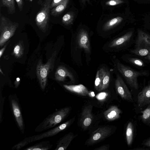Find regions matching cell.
Listing matches in <instances>:
<instances>
[{
    "label": "cell",
    "mask_w": 150,
    "mask_h": 150,
    "mask_svg": "<svg viewBox=\"0 0 150 150\" xmlns=\"http://www.w3.org/2000/svg\"><path fill=\"white\" fill-rule=\"evenodd\" d=\"M117 70L124 77L127 84L131 88L137 89L139 88L138 79L139 77H148L150 71L147 70H136L129 66L125 65L120 62L116 63Z\"/></svg>",
    "instance_id": "obj_1"
},
{
    "label": "cell",
    "mask_w": 150,
    "mask_h": 150,
    "mask_svg": "<svg viewBox=\"0 0 150 150\" xmlns=\"http://www.w3.org/2000/svg\"><path fill=\"white\" fill-rule=\"evenodd\" d=\"M71 110L70 107H67L49 115L37 127L35 132H40L55 127L65 118Z\"/></svg>",
    "instance_id": "obj_2"
},
{
    "label": "cell",
    "mask_w": 150,
    "mask_h": 150,
    "mask_svg": "<svg viewBox=\"0 0 150 150\" xmlns=\"http://www.w3.org/2000/svg\"><path fill=\"white\" fill-rule=\"evenodd\" d=\"M57 53V51L55 50L46 64H43L41 59H40L38 63L36 74L40 87L43 90L46 85L48 75L53 69Z\"/></svg>",
    "instance_id": "obj_3"
},
{
    "label": "cell",
    "mask_w": 150,
    "mask_h": 150,
    "mask_svg": "<svg viewBox=\"0 0 150 150\" xmlns=\"http://www.w3.org/2000/svg\"><path fill=\"white\" fill-rule=\"evenodd\" d=\"M19 26L18 23L13 22L0 14V45L1 47L14 35Z\"/></svg>",
    "instance_id": "obj_4"
},
{
    "label": "cell",
    "mask_w": 150,
    "mask_h": 150,
    "mask_svg": "<svg viewBox=\"0 0 150 150\" xmlns=\"http://www.w3.org/2000/svg\"><path fill=\"white\" fill-rule=\"evenodd\" d=\"M52 0H44L40 10L35 18L36 24L40 29L45 31L48 28L50 6Z\"/></svg>",
    "instance_id": "obj_5"
},
{
    "label": "cell",
    "mask_w": 150,
    "mask_h": 150,
    "mask_svg": "<svg viewBox=\"0 0 150 150\" xmlns=\"http://www.w3.org/2000/svg\"><path fill=\"white\" fill-rule=\"evenodd\" d=\"M74 118L41 134L25 138L28 143L35 142L44 138L54 136L67 128L71 124Z\"/></svg>",
    "instance_id": "obj_6"
},
{
    "label": "cell",
    "mask_w": 150,
    "mask_h": 150,
    "mask_svg": "<svg viewBox=\"0 0 150 150\" xmlns=\"http://www.w3.org/2000/svg\"><path fill=\"white\" fill-rule=\"evenodd\" d=\"M134 40V31L131 30L114 39L110 43L109 46L111 48H127L131 46Z\"/></svg>",
    "instance_id": "obj_7"
},
{
    "label": "cell",
    "mask_w": 150,
    "mask_h": 150,
    "mask_svg": "<svg viewBox=\"0 0 150 150\" xmlns=\"http://www.w3.org/2000/svg\"><path fill=\"white\" fill-rule=\"evenodd\" d=\"M115 86L117 93L122 98L131 101L132 97L127 86L120 76L117 74L115 82Z\"/></svg>",
    "instance_id": "obj_8"
},
{
    "label": "cell",
    "mask_w": 150,
    "mask_h": 150,
    "mask_svg": "<svg viewBox=\"0 0 150 150\" xmlns=\"http://www.w3.org/2000/svg\"><path fill=\"white\" fill-rule=\"evenodd\" d=\"M111 128L107 126L101 127L91 134L86 142L87 145H91L96 143L108 137L111 133Z\"/></svg>",
    "instance_id": "obj_9"
},
{
    "label": "cell",
    "mask_w": 150,
    "mask_h": 150,
    "mask_svg": "<svg viewBox=\"0 0 150 150\" xmlns=\"http://www.w3.org/2000/svg\"><path fill=\"white\" fill-rule=\"evenodd\" d=\"M93 107L91 104L88 105L85 107L82 111L80 123L82 128L84 129L88 127L93 121Z\"/></svg>",
    "instance_id": "obj_10"
},
{
    "label": "cell",
    "mask_w": 150,
    "mask_h": 150,
    "mask_svg": "<svg viewBox=\"0 0 150 150\" xmlns=\"http://www.w3.org/2000/svg\"><path fill=\"white\" fill-rule=\"evenodd\" d=\"M12 109L17 124L19 129L24 133V123L21 108L16 100L13 98L11 100Z\"/></svg>",
    "instance_id": "obj_11"
},
{
    "label": "cell",
    "mask_w": 150,
    "mask_h": 150,
    "mask_svg": "<svg viewBox=\"0 0 150 150\" xmlns=\"http://www.w3.org/2000/svg\"><path fill=\"white\" fill-rule=\"evenodd\" d=\"M134 42V47L140 46L150 47V34L142 29H138L137 37Z\"/></svg>",
    "instance_id": "obj_12"
},
{
    "label": "cell",
    "mask_w": 150,
    "mask_h": 150,
    "mask_svg": "<svg viewBox=\"0 0 150 150\" xmlns=\"http://www.w3.org/2000/svg\"><path fill=\"white\" fill-rule=\"evenodd\" d=\"M135 54L130 53L125 55L123 59L124 60L137 68L140 69H142L146 65L147 62L143 58L141 59Z\"/></svg>",
    "instance_id": "obj_13"
},
{
    "label": "cell",
    "mask_w": 150,
    "mask_h": 150,
    "mask_svg": "<svg viewBox=\"0 0 150 150\" xmlns=\"http://www.w3.org/2000/svg\"><path fill=\"white\" fill-rule=\"evenodd\" d=\"M77 42L81 48L85 52L89 53L90 52V45L89 36L87 32L84 30H81L77 36Z\"/></svg>",
    "instance_id": "obj_14"
},
{
    "label": "cell",
    "mask_w": 150,
    "mask_h": 150,
    "mask_svg": "<svg viewBox=\"0 0 150 150\" xmlns=\"http://www.w3.org/2000/svg\"><path fill=\"white\" fill-rule=\"evenodd\" d=\"M67 77L70 79L71 82L74 83L75 78L72 74L64 67H58L55 73V79L58 81H63Z\"/></svg>",
    "instance_id": "obj_15"
},
{
    "label": "cell",
    "mask_w": 150,
    "mask_h": 150,
    "mask_svg": "<svg viewBox=\"0 0 150 150\" xmlns=\"http://www.w3.org/2000/svg\"><path fill=\"white\" fill-rule=\"evenodd\" d=\"M137 103L139 107L150 103V83L145 86L138 94Z\"/></svg>",
    "instance_id": "obj_16"
},
{
    "label": "cell",
    "mask_w": 150,
    "mask_h": 150,
    "mask_svg": "<svg viewBox=\"0 0 150 150\" xmlns=\"http://www.w3.org/2000/svg\"><path fill=\"white\" fill-rule=\"evenodd\" d=\"M63 87L68 91L80 96H89L90 92L88 89L83 85H68L64 84Z\"/></svg>",
    "instance_id": "obj_17"
},
{
    "label": "cell",
    "mask_w": 150,
    "mask_h": 150,
    "mask_svg": "<svg viewBox=\"0 0 150 150\" xmlns=\"http://www.w3.org/2000/svg\"><path fill=\"white\" fill-rule=\"evenodd\" d=\"M75 136L71 132L65 135L58 141L55 150H65L67 149Z\"/></svg>",
    "instance_id": "obj_18"
},
{
    "label": "cell",
    "mask_w": 150,
    "mask_h": 150,
    "mask_svg": "<svg viewBox=\"0 0 150 150\" xmlns=\"http://www.w3.org/2000/svg\"><path fill=\"white\" fill-rule=\"evenodd\" d=\"M121 110L117 106L113 105L105 111L103 113L105 118L109 121L116 120L120 117V114L121 113Z\"/></svg>",
    "instance_id": "obj_19"
},
{
    "label": "cell",
    "mask_w": 150,
    "mask_h": 150,
    "mask_svg": "<svg viewBox=\"0 0 150 150\" xmlns=\"http://www.w3.org/2000/svg\"><path fill=\"white\" fill-rule=\"evenodd\" d=\"M129 52L130 53L143 57L150 53V47L145 46L136 47L130 49Z\"/></svg>",
    "instance_id": "obj_20"
},
{
    "label": "cell",
    "mask_w": 150,
    "mask_h": 150,
    "mask_svg": "<svg viewBox=\"0 0 150 150\" xmlns=\"http://www.w3.org/2000/svg\"><path fill=\"white\" fill-rule=\"evenodd\" d=\"M69 0H64L62 2L51 9V14L54 16L59 15L66 8Z\"/></svg>",
    "instance_id": "obj_21"
},
{
    "label": "cell",
    "mask_w": 150,
    "mask_h": 150,
    "mask_svg": "<svg viewBox=\"0 0 150 150\" xmlns=\"http://www.w3.org/2000/svg\"><path fill=\"white\" fill-rule=\"evenodd\" d=\"M52 145L48 142H42L27 147L25 150H47L50 149Z\"/></svg>",
    "instance_id": "obj_22"
},
{
    "label": "cell",
    "mask_w": 150,
    "mask_h": 150,
    "mask_svg": "<svg viewBox=\"0 0 150 150\" xmlns=\"http://www.w3.org/2000/svg\"><path fill=\"white\" fill-rule=\"evenodd\" d=\"M104 70V69L101 68L97 72L95 81V88L98 91H100L102 87Z\"/></svg>",
    "instance_id": "obj_23"
},
{
    "label": "cell",
    "mask_w": 150,
    "mask_h": 150,
    "mask_svg": "<svg viewBox=\"0 0 150 150\" xmlns=\"http://www.w3.org/2000/svg\"><path fill=\"white\" fill-rule=\"evenodd\" d=\"M123 20V18L120 16H117L111 19L104 25L103 30L107 31L110 30L120 24Z\"/></svg>",
    "instance_id": "obj_24"
},
{
    "label": "cell",
    "mask_w": 150,
    "mask_h": 150,
    "mask_svg": "<svg viewBox=\"0 0 150 150\" xmlns=\"http://www.w3.org/2000/svg\"><path fill=\"white\" fill-rule=\"evenodd\" d=\"M24 52V46L22 41L18 42L15 46L13 52V54L17 58L21 57Z\"/></svg>",
    "instance_id": "obj_25"
},
{
    "label": "cell",
    "mask_w": 150,
    "mask_h": 150,
    "mask_svg": "<svg viewBox=\"0 0 150 150\" xmlns=\"http://www.w3.org/2000/svg\"><path fill=\"white\" fill-rule=\"evenodd\" d=\"M3 6L6 8L9 14H13L16 11L14 0H1Z\"/></svg>",
    "instance_id": "obj_26"
},
{
    "label": "cell",
    "mask_w": 150,
    "mask_h": 150,
    "mask_svg": "<svg viewBox=\"0 0 150 150\" xmlns=\"http://www.w3.org/2000/svg\"><path fill=\"white\" fill-rule=\"evenodd\" d=\"M134 128L131 122H129L127 126L126 135L127 144L130 146L132 143L133 137Z\"/></svg>",
    "instance_id": "obj_27"
},
{
    "label": "cell",
    "mask_w": 150,
    "mask_h": 150,
    "mask_svg": "<svg viewBox=\"0 0 150 150\" xmlns=\"http://www.w3.org/2000/svg\"><path fill=\"white\" fill-rule=\"evenodd\" d=\"M74 18V14L73 12H68L63 16L62 18V22L65 25H70L73 23Z\"/></svg>",
    "instance_id": "obj_28"
},
{
    "label": "cell",
    "mask_w": 150,
    "mask_h": 150,
    "mask_svg": "<svg viewBox=\"0 0 150 150\" xmlns=\"http://www.w3.org/2000/svg\"><path fill=\"white\" fill-rule=\"evenodd\" d=\"M110 79V74L105 69L103 72L102 86L100 91L106 89L108 86Z\"/></svg>",
    "instance_id": "obj_29"
},
{
    "label": "cell",
    "mask_w": 150,
    "mask_h": 150,
    "mask_svg": "<svg viewBox=\"0 0 150 150\" xmlns=\"http://www.w3.org/2000/svg\"><path fill=\"white\" fill-rule=\"evenodd\" d=\"M141 118L144 122L150 121V104L144 110L142 111Z\"/></svg>",
    "instance_id": "obj_30"
},
{
    "label": "cell",
    "mask_w": 150,
    "mask_h": 150,
    "mask_svg": "<svg viewBox=\"0 0 150 150\" xmlns=\"http://www.w3.org/2000/svg\"><path fill=\"white\" fill-rule=\"evenodd\" d=\"M29 143L27 139L25 138L23 140L20 142L12 147V149L17 150L20 149Z\"/></svg>",
    "instance_id": "obj_31"
},
{
    "label": "cell",
    "mask_w": 150,
    "mask_h": 150,
    "mask_svg": "<svg viewBox=\"0 0 150 150\" xmlns=\"http://www.w3.org/2000/svg\"><path fill=\"white\" fill-rule=\"evenodd\" d=\"M122 0H110L106 2V4L108 6H115L123 3Z\"/></svg>",
    "instance_id": "obj_32"
},
{
    "label": "cell",
    "mask_w": 150,
    "mask_h": 150,
    "mask_svg": "<svg viewBox=\"0 0 150 150\" xmlns=\"http://www.w3.org/2000/svg\"><path fill=\"white\" fill-rule=\"evenodd\" d=\"M64 0H52L50 6L51 9L56 6L62 2Z\"/></svg>",
    "instance_id": "obj_33"
},
{
    "label": "cell",
    "mask_w": 150,
    "mask_h": 150,
    "mask_svg": "<svg viewBox=\"0 0 150 150\" xmlns=\"http://www.w3.org/2000/svg\"><path fill=\"white\" fill-rule=\"evenodd\" d=\"M18 8L20 11H22L23 8V0H16Z\"/></svg>",
    "instance_id": "obj_34"
},
{
    "label": "cell",
    "mask_w": 150,
    "mask_h": 150,
    "mask_svg": "<svg viewBox=\"0 0 150 150\" xmlns=\"http://www.w3.org/2000/svg\"><path fill=\"white\" fill-rule=\"evenodd\" d=\"M109 147V146L107 145H103L95 149V150H107Z\"/></svg>",
    "instance_id": "obj_35"
},
{
    "label": "cell",
    "mask_w": 150,
    "mask_h": 150,
    "mask_svg": "<svg viewBox=\"0 0 150 150\" xmlns=\"http://www.w3.org/2000/svg\"><path fill=\"white\" fill-rule=\"evenodd\" d=\"M20 81V79L19 78L17 77L16 79L14 82V84L16 88H17L19 86Z\"/></svg>",
    "instance_id": "obj_36"
},
{
    "label": "cell",
    "mask_w": 150,
    "mask_h": 150,
    "mask_svg": "<svg viewBox=\"0 0 150 150\" xmlns=\"http://www.w3.org/2000/svg\"><path fill=\"white\" fill-rule=\"evenodd\" d=\"M147 63L150 62V53L148 55L143 57Z\"/></svg>",
    "instance_id": "obj_37"
},
{
    "label": "cell",
    "mask_w": 150,
    "mask_h": 150,
    "mask_svg": "<svg viewBox=\"0 0 150 150\" xmlns=\"http://www.w3.org/2000/svg\"><path fill=\"white\" fill-rule=\"evenodd\" d=\"M6 47V45L4 46L0 50V58L2 56L5 50Z\"/></svg>",
    "instance_id": "obj_38"
},
{
    "label": "cell",
    "mask_w": 150,
    "mask_h": 150,
    "mask_svg": "<svg viewBox=\"0 0 150 150\" xmlns=\"http://www.w3.org/2000/svg\"><path fill=\"white\" fill-rule=\"evenodd\" d=\"M144 144L145 146L150 147V139H148L145 142Z\"/></svg>",
    "instance_id": "obj_39"
},
{
    "label": "cell",
    "mask_w": 150,
    "mask_h": 150,
    "mask_svg": "<svg viewBox=\"0 0 150 150\" xmlns=\"http://www.w3.org/2000/svg\"><path fill=\"white\" fill-rule=\"evenodd\" d=\"M88 0H81V1H82V2L83 3H85V2H86V1H88Z\"/></svg>",
    "instance_id": "obj_40"
},
{
    "label": "cell",
    "mask_w": 150,
    "mask_h": 150,
    "mask_svg": "<svg viewBox=\"0 0 150 150\" xmlns=\"http://www.w3.org/2000/svg\"><path fill=\"white\" fill-rule=\"evenodd\" d=\"M0 72L2 74H4L3 72H2V71H1V68H0Z\"/></svg>",
    "instance_id": "obj_41"
},
{
    "label": "cell",
    "mask_w": 150,
    "mask_h": 150,
    "mask_svg": "<svg viewBox=\"0 0 150 150\" xmlns=\"http://www.w3.org/2000/svg\"><path fill=\"white\" fill-rule=\"evenodd\" d=\"M30 0L32 1V0Z\"/></svg>",
    "instance_id": "obj_42"
},
{
    "label": "cell",
    "mask_w": 150,
    "mask_h": 150,
    "mask_svg": "<svg viewBox=\"0 0 150 150\" xmlns=\"http://www.w3.org/2000/svg\"></svg>",
    "instance_id": "obj_43"
}]
</instances>
